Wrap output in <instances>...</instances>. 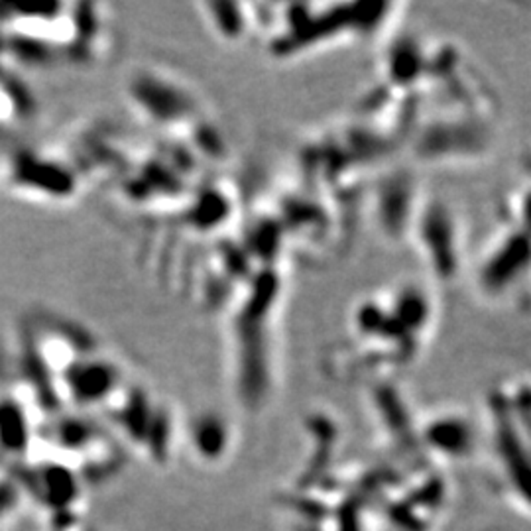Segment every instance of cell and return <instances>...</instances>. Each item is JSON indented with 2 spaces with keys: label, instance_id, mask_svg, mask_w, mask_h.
<instances>
[{
  "label": "cell",
  "instance_id": "6da1fadb",
  "mask_svg": "<svg viewBox=\"0 0 531 531\" xmlns=\"http://www.w3.org/2000/svg\"><path fill=\"white\" fill-rule=\"evenodd\" d=\"M126 96L144 120L185 144H195L201 138L199 130L207 126L197 95L165 71L142 69L132 74Z\"/></svg>",
  "mask_w": 531,
  "mask_h": 531
},
{
  "label": "cell",
  "instance_id": "7a4b0ae2",
  "mask_svg": "<svg viewBox=\"0 0 531 531\" xmlns=\"http://www.w3.org/2000/svg\"><path fill=\"white\" fill-rule=\"evenodd\" d=\"M191 445L195 453L199 451L205 455V458H213L221 453L225 446V429L223 424L216 419H207V421H195L191 431Z\"/></svg>",
  "mask_w": 531,
  "mask_h": 531
}]
</instances>
